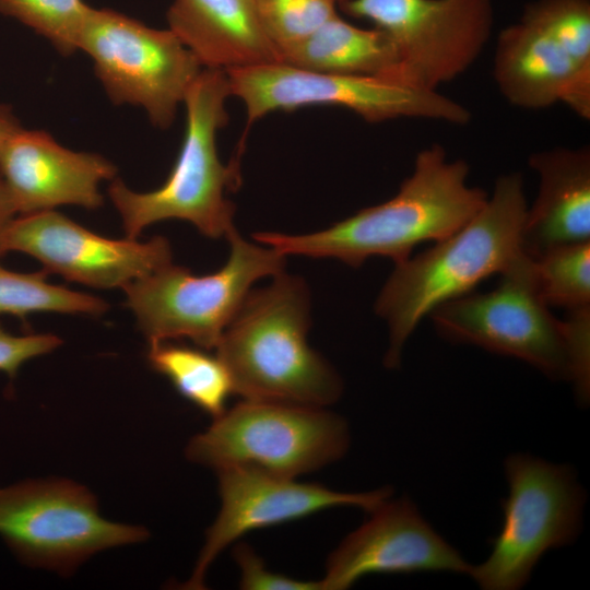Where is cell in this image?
Segmentation results:
<instances>
[{"instance_id":"cell-24","label":"cell","mask_w":590,"mask_h":590,"mask_svg":"<svg viewBox=\"0 0 590 590\" xmlns=\"http://www.w3.org/2000/svg\"><path fill=\"white\" fill-rule=\"evenodd\" d=\"M91 7L83 0H0V14L44 36L63 56L79 50Z\"/></svg>"},{"instance_id":"cell-26","label":"cell","mask_w":590,"mask_h":590,"mask_svg":"<svg viewBox=\"0 0 590 590\" xmlns=\"http://www.w3.org/2000/svg\"><path fill=\"white\" fill-rule=\"evenodd\" d=\"M522 15L548 33L578 68L590 71V0H534Z\"/></svg>"},{"instance_id":"cell-11","label":"cell","mask_w":590,"mask_h":590,"mask_svg":"<svg viewBox=\"0 0 590 590\" xmlns=\"http://www.w3.org/2000/svg\"><path fill=\"white\" fill-rule=\"evenodd\" d=\"M79 50L86 52L109 99L142 107L168 129L202 64L169 28L157 30L110 9L91 7Z\"/></svg>"},{"instance_id":"cell-30","label":"cell","mask_w":590,"mask_h":590,"mask_svg":"<svg viewBox=\"0 0 590 590\" xmlns=\"http://www.w3.org/2000/svg\"><path fill=\"white\" fill-rule=\"evenodd\" d=\"M22 126L10 106L0 103V145Z\"/></svg>"},{"instance_id":"cell-19","label":"cell","mask_w":590,"mask_h":590,"mask_svg":"<svg viewBox=\"0 0 590 590\" xmlns=\"http://www.w3.org/2000/svg\"><path fill=\"white\" fill-rule=\"evenodd\" d=\"M168 28L203 68L229 70L281 61L260 24L255 0H174Z\"/></svg>"},{"instance_id":"cell-22","label":"cell","mask_w":590,"mask_h":590,"mask_svg":"<svg viewBox=\"0 0 590 590\" xmlns=\"http://www.w3.org/2000/svg\"><path fill=\"white\" fill-rule=\"evenodd\" d=\"M47 272L22 273L0 266V315L25 319L35 312L101 316L104 299L47 282Z\"/></svg>"},{"instance_id":"cell-14","label":"cell","mask_w":590,"mask_h":590,"mask_svg":"<svg viewBox=\"0 0 590 590\" xmlns=\"http://www.w3.org/2000/svg\"><path fill=\"white\" fill-rule=\"evenodd\" d=\"M4 248L35 258L47 273L95 288H123L172 263L170 244L163 236L111 239L55 210L15 217Z\"/></svg>"},{"instance_id":"cell-13","label":"cell","mask_w":590,"mask_h":590,"mask_svg":"<svg viewBox=\"0 0 590 590\" xmlns=\"http://www.w3.org/2000/svg\"><path fill=\"white\" fill-rule=\"evenodd\" d=\"M221 508L205 533V541L186 589H204L211 564L246 533L298 520L341 506L369 512L392 495L391 487L344 493L316 483H300L263 471L229 467L215 471Z\"/></svg>"},{"instance_id":"cell-27","label":"cell","mask_w":590,"mask_h":590,"mask_svg":"<svg viewBox=\"0 0 590 590\" xmlns=\"http://www.w3.org/2000/svg\"><path fill=\"white\" fill-rule=\"evenodd\" d=\"M233 557L244 590H322L320 581H304L269 570L263 559L246 543H236Z\"/></svg>"},{"instance_id":"cell-3","label":"cell","mask_w":590,"mask_h":590,"mask_svg":"<svg viewBox=\"0 0 590 590\" xmlns=\"http://www.w3.org/2000/svg\"><path fill=\"white\" fill-rule=\"evenodd\" d=\"M250 291L225 329L217 356L234 393L244 399L326 408L341 397L333 367L307 343L309 293L303 279L284 271Z\"/></svg>"},{"instance_id":"cell-23","label":"cell","mask_w":590,"mask_h":590,"mask_svg":"<svg viewBox=\"0 0 590 590\" xmlns=\"http://www.w3.org/2000/svg\"><path fill=\"white\" fill-rule=\"evenodd\" d=\"M533 262L540 296L548 307H590V240L554 247Z\"/></svg>"},{"instance_id":"cell-2","label":"cell","mask_w":590,"mask_h":590,"mask_svg":"<svg viewBox=\"0 0 590 590\" xmlns=\"http://www.w3.org/2000/svg\"><path fill=\"white\" fill-rule=\"evenodd\" d=\"M527 210L522 175H502L483 208L463 227L396 263L375 304L389 328L386 367L400 366L404 344L425 316L502 273L522 251Z\"/></svg>"},{"instance_id":"cell-10","label":"cell","mask_w":590,"mask_h":590,"mask_svg":"<svg viewBox=\"0 0 590 590\" xmlns=\"http://www.w3.org/2000/svg\"><path fill=\"white\" fill-rule=\"evenodd\" d=\"M0 535L24 564L70 575L95 553L150 534L103 518L85 486L49 479L0 488Z\"/></svg>"},{"instance_id":"cell-6","label":"cell","mask_w":590,"mask_h":590,"mask_svg":"<svg viewBox=\"0 0 590 590\" xmlns=\"http://www.w3.org/2000/svg\"><path fill=\"white\" fill-rule=\"evenodd\" d=\"M186 447L189 461L214 471L245 467L296 479L341 459L346 421L326 408L244 399Z\"/></svg>"},{"instance_id":"cell-12","label":"cell","mask_w":590,"mask_h":590,"mask_svg":"<svg viewBox=\"0 0 590 590\" xmlns=\"http://www.w3.org/2000/svg\"><path fill=\"white\" fill-rule=\"evenodd\" d=\"M340 5L389 37L401 82L433 91L477 60L494 24L493 0H345Z\"/></svg>"},{"instance_id":"cell-25","label":"cell","mask_w":590,"mask_h":590,"mask_svg":"<svg viewBox=\"0 0 590 590\" xmlns=\"http://www.w3.org/2000/svg\"><path fill=\"white\" fill-rule=\"evenodd\" d=\"M258 17L280 58L338 15L340 0H255Z\"/></svg>"},{"instance_id":"cell-4","label":"cell","mask_w":590,"mask_h":590,"mask_svg":"<svg viewBox=\"0 0 590 590\" xmlns=\"http://www.w3.org/2000/svg\"><path fill=\"white\" fill-rule=\"evenodd\" d=\"M231 96L225 70L203 68L189 87L184 105L186 128L175 165L157 189L135 192L119 178L108 187L126 237L137 239L148 226L165 220L190 222L204 236L226 237L235 228V205L225 193L239 184L238 162L224 165L216 144L228 122Z\"/></svg>"},{"instance_id":"cell-7","label":"cell","mask_w":590,"mask_h":590,"mask_svg":"<svg viewBox=\"0 0 590 590\" xmlns=\"http://www.w3.org/2000/svg\"><path fill=\"white\" fill-rule=\"evenodd\" d=\"M487 293H468L428 316L448 341L519 358L553 379L573 380L566 321L556 319L540 296L533 259L521 251Z\"/></svg>"},{"instance_id":"cell-1","label":"cell","mask_w":590,"mask_h":590,"mask_svg":"<svg viewBox=\"0 0 590 590\" xmlns=\"http://www.w3.org/2000/svg\"><path fill=\"white\" fill-rule=\"evenodd\" d=\"M468 176L467 162L450 160L435 143L417 153L412 174L389 200L320 232L257 233L253 238L284 256L333 258L354 268L373 256L398 263L418 244L452 235L483 208L488 196L470 186Z\"/></svg>"},{"instance_id":"cell-21","label":"cell","mask_w":590,"mask_h":590,"mask_svg":"<svg viewBox=\"0 0 590 590\" xmlns=\"http://www.w3.org/2000/svg\"><path fill=\"white\" fill-rule=\"evenodd\" d=\"M150 366L166 377L176 391L213 418L226 410L234 393L231 375L220 359L201 347L169 341L150 343Z\"/></svg>"},{"instance_id":"cell-28","label":"cell","mask_w":590,"mask_h":590,"mask_svg":"<svg viewBox=\"0 0 590 590\" xmlns=\"http://www.w3.org/2000/svg\"><path fill=\"white\" fill-rule=\"evenodd\" d=\"M62 340L52 333H30L14 335L0 323V371L11 379L27 361L52 352Z\"/></svg>"},{"instance_id":"cell-16","label":"cell","mask_w":590,"mask_h":590,"mask_svg":"<svg viewBox=\"0 0 590 590\" xmlns=\"http://www.w3.org/2000/svg\"><path fill=\"white\" fill-rule=\"evenodd\" d=\"M0 174L16 214L24 215L60 205L101 208L99 184L113 180L117 168L99 154L69 150L46 131L21 127L0 145Z\"/></svg>"},{"instance_id":"cell-20","label":"cell","mask_w":590,"mask_h":590,"mask_svg":"<svg viewBox=\"0 0 590 590\" xmlns=\"http://www.w3.org/2000/svg\"><path fill=\"white\" fill-rule=\"evenodd\" d=\"M281 61L319 72L381 75L400 81L397 52L389 37L377 27H358L339 14L284 52Z\"/></svg>"},{"instance_id":"cell-8","label":"cell","mask_w":590,"mask_h":590,"mask_svg":"<svg viewBox=\"0 0 590 590\" xmlns=\"http://www.w3.org/2000/svg\"><path fill=\"white\" fill-rule=\"evenodd\" d=\"M231 96L246 107L247 126L275 110L309 105L347 108L369 122L416 118L467 125L470 110L438 91L381 75L319 72L283 61L226 70Z\"/></svg>"},{"instance_id":"cell-18","label":"cell","mask_w":590,"mask_h":590,"mask_svg":"<svg viewBox=\"0 0 590 590\" xmlns=\"http://www.w3.org/2000/svg\"><path fill=\"white\" fill-rule=\"evenodd\" d=\"M529 166L539 177V191L526 213L522 251L535 259L554 247L590 240L589 146L535 152Z\"/></svg>"},{"instance_id":"cell-5","label":"cell","mask_w":590,"mask_h":590,"mask_svg":"<svg viewBox=\"0 0 590 590\" xmlns=\"http://www.w3.org/2000/svg\"><path fill=\"white\" fill-rule=\"evenodd\" d=\"M226 238L229 257L211 274L169 263L122 288L149 343L186 338L215 349L253 283L283 272L285 256L274 248L247 241L236 228Z\"/></svg>"},{"instance_id":"cell-17","label":"cell","mask_w":590,"mask_h":590,"mask_svg":"<svg viewBox=\"0 0 590 590\" xmlns=\"http://www.w3.org/2000/svg\"><path fill=\"white\" fill-rule=\"evenodd\" d=\"M493 75L511 105L543 109L564 103L590 119V71L578 68L542 27L521 15L497 36Z\"/></svg>"},{"instance_id":"cell-31","label":"cell","mask_w":590,"mask_h":590,"mask_svg":"<svg viewBox=\"0 0 590 590\" xmlns=\"http://www.w3.org/2000/svg\"><path fill=\"white\" fill-rule=\"evenodd\" d=\"M343 1H345V0H340V4H341Z\"/></svg>"},{"instance_id":"cell-15","label":"cell","mask_w":590,"mask_h":590,"mask_svg":"<svg viewBox=\"0 0 590 590\" xmlns=\"http://www.w3.org/2000/svg\"><path fill=\"white\" fill-rule=\"evenodd\" d=\"M329 555L322 590H344L370 574L470 573L472 565L409 498L382 502Z\"/></svg>"},{"instance_id":"cell-29","label":"cell","mask_w":590,"mask_h":590,"mask_svg":"<svg viewBox=\"0 0 590 590\" xmlns=\"http://www.w3.org/2000/svg\"><path fill=\"white\" fill-rule=\"evenodd\" d=\"M16 211L0 174V257L5 253L4 240Z\"/></svg>"},{"instance_id":"cell-9","label":"cell","mask_w":590,"mask_h":590,"mask_svg":"<svg viewBox=\"0 0 590 590\" xmlns=\"http://www.w3.org/2000/svg\"><path fill=\"white\" fill-rule=\"evenodd\" d=\"M509 494L487 559L469 575L484 590H518L550 548L573 542L581 529L586 493L569 465L517 453L507 457Z\"/></svg>"}]
</instances>
